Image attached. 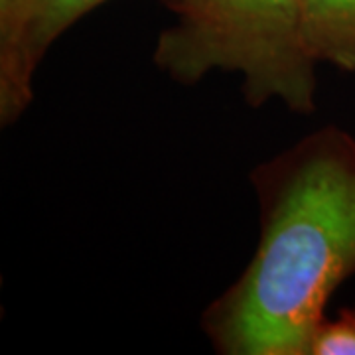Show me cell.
<instances>
[{"mask_svg": "<svg viewBox=\"0 0 355 355\" xmlns=\"http://www.w3.org/2000/svg\"><path fill=\"white\" fill-rule=\"evenodd\" d=\"M300 22L316 64L355 71V0H300Z\"/></svg>", "mask_w": 355, "mask_h": 355, "instance_id": "cell-4", "label": "cell"}, {"mask_svg": "<svg viewBox=\"0 0 355 355\" xmlns=\"http://www.w3.org/2000/svg\"><path fill=\"white\" fill-rule=\"evenodd\" d=\"M154 62L182 83L214 69L241 73L245 99H279L291 111H314V65L302 38L300 0H184Z\"/></svg>", "mask_w": 355, "mask_h": 355, "instance_id": "cell-2", "label": "cell"}, {"mask_svg": "<svg viewBox=\"0 0 355 355\" xmlns=\"http://www.w3.org/2000/svg\"><path fill=\"white\" fill-rule=\"evenodd\" d=\"M103 0L0 2V116L12 123L32 99V79L51 42Z\"/></svg>", "mask_w": 355, "mask_h": 355, "instance_id": "cell-3", "label": "cell"}, {"mask_svg": "<svg viewBox=\"0 0 355 355\" xmlns=\"http://www.w3.org/2000/svg\"><path fill=\"white\" fill-rule=\"evenodd\" d=\"M259 249L209 312L229 355H308L334 291L355 272V140L326 128L257 174Z\"/></svg>", "mask_w": 355, "mask_h": 355, "instance_id": "cell-1", "label": "cell"}, {"mask_svg": "<svg viewBox=\"0 0 355 355\" xmlns=\"http://www.w3.org/2000/svg\"><path fill=\"white\" fill-rule=\"evenodd\" d=\"M308 355H355V304L343 308L336 320L320 322Z\"/></svg>", "mask_w": 355, "mask_h": 355, "instance_id": "cell-5", "label": "cell"}]
</instances>
